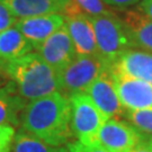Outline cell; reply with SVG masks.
Here are the masks:
<instances>
[{"instance_id":"obj_10","label":"cell","mask_w":152,"mask_h":152,"mask_svg":"<svg viewBox=\"0 0 152 152\" xmlns=\"http://www.w3.org/2000/svg\"><path fill=\"white\" fill-rule=\"evenodd\" d=\"M110 68V66H109ZM116 90L125 109L152 108V85L110 69Z\"/></svg>"},{"instance_id":"obj_24","label":"cell","mask_w":152,"mask_h":152,"mask_svg":"<svg viewBox=\"0 0 152 152\" xmlns=\"http://www.w3.org/2000/svg\"><path fill=\"white\" fill-rule=\"evenodd\" d=\"M130 152H152V135H147Z\"/></svg>"},{"instance_id":"obj_16","label":"cell","mask_w":152,"mask_h":152,"mask_svg":"<svg viewBox=\"0 0 152 152\" xmlns=\"http://www.w3.org/2000/svg\"><path fill=\"white\" fill-rule=\"evenodd\" d=\"M25 99L16 92L10 81L0 87V126H18Z\"/></svg>"},{"instance_id":"obj_11","label":"cell","mask_w":152,"mask_h":152,"mask_svg":"<svg viewBox=\"0 0 152 152\" xmlns=\"http://www.w3.org/2000/svg\"><path fill=\"white\" fill-rule=\"evenodd\" d=\"M62 26H64V17L62 14L20 18L15 24V27L27 38L34 50Z\"/></svg>"},{"instance_id":"obj_15","label":"cell","mask_w":152,"mask_h":152,"mask_svg":"<svg viewBox=\"0 0 152 152\" xmlns=\"http://www.w3.org/2000/svg\"><path fill=\"white\" fill-rule=\"evenodd\" d=\"M34 46L15 26L0 32V61L9 62L33 52Z\"/></svg>"},{"instance_id":"obj_20","label":"cell","mask_w":152,"mask_h":152,"mask_svg":"<svg viewBox=\"0 0 152 152\" xmlns=\"http://www.w3.org/2000/svg\"><path fill=\"white\" fill-rule=\"evenodd\" d=\"M18 20L12 12L10 11V9L0 0V32L6 31L8 28L15 26L16 22Z\"/></svg>"},{"instance_id":"obj_6","label":"cell","mask_w":152,"mask_h":152,"mask_svg":"<svg viewBox=\"0 0 152 152\" xmlns=\"http://www.w3.org/2000/svg\"><path fill=\"white\" fill-rule=\"evenodd\" d=\"M145 136L127 121L109 118L100 127L95 144L109 152H130Z\"/></svg>"},{"instance_id":"obj_26","label":"cell","mask_w":152,"mask_h":152,"mask_svg":"<svg viewBox=\"0 0 152 152\" xmlns=\"http://www.w3.org/2000/svg\"><path fill=\"white\" fill-rule=\"evenodd\" d=\"M5 62L0 61V75H2V76H5Z\"/></svg>"},{"instance_id":"obj_21","label":"cell","mask_w":152,"mask_h":152,"mask_svg":"<svg viewBox=\"0 0 152 152\" xmlns=\"http://www.w3.org/2000/svg\"><path fill=\"white\" fill-rule=\"evenodd\" d=\"M15 133V127L12 126H0V152L9 151Z\"/></svg>"},{"instance_id":"obj_2","label":"cell","mask_w":152,"mask_h":152,"mask_svg":"<svg viewBox=\"0 0 152 152\" xmlns=\"http://www.w3.org/2000/svg\"><path fill=\"white\" fill-rule=\"evenodd\" d=\"M5 76L25 100H35L60 91L58 72L36 52L7 62Z\"/></svg>"},{"instance_id":"obj_22","label":"cell","mask_w":152,"mask_h":152,"mask_svg":"<svg viewBox=\"0 0 152 152\" xmlns=\"http://www.w3.org/2000/svg\"><path fill=\"white\" fill-rule=\"evenodd\" d=\"M68 152H109L105 150L104 148L99 145H87V144H82L79 141L70 142L68 145Z\"/></svg>"},{"instance_id":"obj_8","label":"cell","mask_w":152,"mask_h":152,"mask_svg":"<svg viewBox=\"0 0 152 152\" xmlns=\"http://www.w3.org/2000/svg\"><path fill=\"white\" fill-rule=\"evenodd\" d=\"M62 15L64 17V26L72 39L77 54L98 55L95 33L89 15L79 9L72 0Z\"/></svg>"},{"instance_id":"obj_18","label":"cell","mask_w":152,"mask_h":152,"mask_svg":"<svg viewBox=\"0 0 152 152\" xmlns=\"http://www.w3.org/2000/svg\"><path fill=\"white\" fill-rule=\"evenodd\" d=\"M124 117L144 135H152V108L126 109Z\"/></svg>"},{"instance_id":"obj_17","label":"cell","mask_w":152,"mask_h":152,"mask_svg":"<svg viewBox=\"0 0 152 152\" xmlns=\"http://www.w3.org/2000/svg\"><path fill=\"white\" fill-rule=\"evenodd\" d=\"M9 152H68V148L55 147L20 130L15 133Z\"/></svg>"},{"instance_id":"obj_27","label":"cell","mask_w":152,"mask_h":152,"mask_svg":"<svg viewBox=\"0 0 152 152\" xmlns=\"http://www.w3.org/2000/svg\"><path fill=\"white\" fill-rule=\"evenodd\" d=\"M6 79H7V77L0 75V87H1V86H2V85L6 82Z\"/></svg>"},{"instance_id":"obj_23","label":"cell","mask_w":152,"mask_h":152,"mask_svg":"<svg viewBox=\"0 0 152 152\" xmlns=\"http://www.w3.org/2000/svg\"><path fill=\"white\" fill-rule=\"evenodd\" d=\"M107 7H114L120 9H126L132 6L136 5L141 0H102Z\"/></svg>"},{"instance_id":"obj_3","label":"cell","mask_w":152,"mask_h":152,"mask_svg":"<svg viewBox=\"0 0 152 152\" xmlns=\"http://www.w3.org/2000/svg\"><path fill=\"white\" fill-rule=\"evenodd\" d=\"M92 24L98 55L107 64H112L124 51L132 49L121 18L113 11L89 16Z\"/></svg>"},{"instance_id":"obj_1","label":"cell","mask_w":152,"mask_h":152,"mask_svg":"<svg viewBox=\"0 0 152 152\" xmlns=\"http://www.w3.org/2000/svg\"><path fill=\"white\" fill-rule=\"evenodd\" d=\"M22 130L55 147H64L73 137L69 97L58 91L31 100L19 116Z\"/></svg>"},{"instance_id":"obj_7","label":"cell","mask_w":152,"mask_h":152,"mask_svg":"<svg viewBox=\"0 0 152 152\" xmlns=\"http://www.w3.org/2000/svg\"><path fill=\"white\" fill-rule=\"evenodd\" d=\"M83 94H86L91 99L92 103L97 106V108L107 120L109 118L120 120L124 117L126 109L121 103L116 90L114 77L109 65L87 88V90Z\"/></svg>"},{"instance_id":"obj_28","label":"cell","mask_w":152,"mask_h":152,"mask_svg":"<svg viewBox=\"0 0 152 152\" xmlns=\"http://www.w3.org/2000/svg\"><path fill=\"white\" fill-rule=\"evenodd\" d=\"M5 152H9V151H5Z\"/></svg>"},{"instance_id":"obj_4","label":"cell","mask_w":152,"mask_h":152,"mask_svg":"<svg viewBox=\"0 0 152 152\" xmlns=\"http://www.w3.org/2000/svg\"><path fill=\"white\" fill-rule=\"evenodd\" d=\"M108 65L99 55L78 54L70 64L58 72L60 92L68 97L83 94Z\"/></svg>"},{"instance_id":"obj_19","label":"cell","mask_w":152,"mask_h":152,"mask_svg":"<svg viewBox=\"0 0 152 152\" xmlns=\"http://www.w3.org/2000/svg\"><path fill=\"white\" fill-rule=\"evenodd\" d=\"M72 1L79 7V9H81L85 14L89 16H98L112 11L102 0H72Z\"/></svg>"},{"instance_id":"obj_5","label":"cell","mask_w":152,"mask_h":152,"mask_svg":"<svg viewBox=\"0 0 152 152\" xmlns=\"http://www.w3.org/2000/svg\"><path fill=\"white\" fill-rule=\"evenodd\" d=\"M71 106V130L73 136L82 144L94 145L98 132L107 118L86 94L69 97Z\"/></svg>"},{"instance_id":"obj_14","label":"cell","mask_w":152,"mask_h":152,"mask_svg":"<svg viewBox=\"0 0 152 152\" xmlns=\"http://www.w3.org/2000/svg\"><path fill=\"white\" fill-rule=\"evenodd\" d=\"M15 16L20 18L63 14L71 0H1Z\"/></svg>"},{"instance_id":"obj_13","label":"cell","mask_w":152,"mask_h":152,"mask_svg":"<svg viewBox=\"0 0 152 152\" xmlns=\"http://www.w3.org/2000/svg\"><path fill=\"white\" fill-rule=\"evenodd\" d=\"M109 66L125 76L152 85V53L150 52L126 50Z\"/></svg>"},{"instance_id":"obj_9","label":"cell","mask_w":152,"mask_h":152,"mask_svg":"<svg viewBox=\"0 0 152 152\" xmlns=\"http://www.w3.org/2000/svg\"><path fill=\"white\" fill-rule=\"evenodd\" d=\"M35 52L56 72L63 70L78 55L65 26H62L38 45Z\"/></svg>"},{"instance_id":"obj_12","label":"cell","mask_w":152,"mask_h":152,"mask_svg":"<svg viewBox=\"0 0 152 152\" xmlns=\"http://www.w3.org/2000/svg\"><path fill=\"white\" fill-rule=\"evenodd\" d=\"M121 20L131 46L152 53V18L135 7L124 11Z\"/></svg>"},{"instance_id":"obj_25","label":"cell","mask_w":152,"mask_h":152,"mask_svg":"<svg viewBox=\"0 0 152 152\" xmlns=\"http://www.w3.org/2000/svg\"><path fill=\"white\" fill-rule=\"evenodd\" d=\"M139 8L141 9L147 16L152 18V0H141Z\"/></svg>"}]
</instances>
